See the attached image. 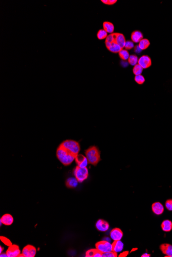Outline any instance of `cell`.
Instances as JSON below:
<instances>
[{
  "mask_svg": "<svg viewBox=\"0 0 172 257\" xmlns=\"http://www.w3.org/2000/svg\"><path fill=\"white\" fill-rule=\"evenodd\" d=\"M56 156L59 161L65 166L70 165L76 157L60 145L57 150Z\"/></svg>",
  "mask_w": 172,
  "mask_h": 257,
  "instance_id": "6da1fadb",
  "label": "cell"
},
{
  "mask_svg": "<svg viewBox=\"0 0 172 257\" xmlns=\"http://www.w3.org/2000/svg\"><path fill=\"white\" fill-rule=\"evenodd\" d=\"M85 153L88 163L91 165L96 166L101 160L100 151L96 146L90 147L88 150H86Z\"/></svg>",
  "mask_w": 172,
  "mask_h": 257,
  "instance_id": "7a4b0ae2",
  "label": "cell"
},
{
  "mask_svg": "<svg viewBox=\"0 0 172 257\" xmlns=\"http://www.w3.org/2000/svg\"><path fill=\"white\" fill-rule=\"evenodd\" d=\"M60 145L75 156L78 155L81 150V146L79 143L73 140H65L62 142Z\"/></svg>",
  "mask_w": 172,
  "mask_h": 257,
  "instance_id": "3957f363",
  "label": "cell"
},
{
  "mask_svg": "<svg viewBox=\"0 0 172 257\" xmlns=\"http://www.w3.org/2000/svg\"><path fill=\"white\" fill-rule=\"evenodd\" d=\"M74 175L78 182H83L89 176L88 169L87 167H80L77 166L74 169Z\"/></svg>",
  "mask_w": 172,
  "mask_h": 257,
  "instance_id": "277c9868",
  "label": "cell"
},
{
  "mask_svg": "<svg viewBox=\"0 0 172 257\" xmlns=\"http://www.w3.org/2000/svg\"><path fill=\"white\" fill-rule=\"evenodd\" d=\"M95 248L102 254H104L113 251V244L106 240H102L96 243Z\"/></svg>",
  "mask_w": 172,
  "mask_h": 257,
  "instance_id": "5b68a950",
  "label": "cell"
},
{
  "mask_svg": "<svg viewBox=\"0 0 172 257\" xmlns=\"http://www.w3.org/2000/svg\"><path fill=\"white\" fill-rule=\"evenodd\" d=\"M138 64L141 66L143 69L149 68L152 64L151 58L147 55H143L139 58Z\"/></svg>",
  "mask_w": 172,
  "mask_h": 257,
  "instance_id": "8992f818",
  "label": "cell"
},
{
  "mask_svg": "<svg viewBox=\"0 0 172 257\" xmlns=\"http://www.w3.org/2000/svg\"><path fill=\"white\" fill-rule=\"evenodd\" d=\"M37 253V250L35 247L33 245H27L23 248L22 254L24 257H34Z\"/></svg>",
  "mask_w": 172,
  "mask_h": 257,
  "instance_id": "52a82bcc",
  "label": "cell"
},
{
  "mask_svg": "<svg viewBox=\"0 0 172 257\" xmlns=\"http://www.w3.org/2000/svg\"><path fill=\"white\" fill-rule=\"evenodd\" d=\"M21 252L19 247L16 244H12L9 246V248L6 252L8 257H18Z\"/></svg>",
  "mask_w": 172,
  "mask_h": 257,
  "instance_id": "ba28073f",
  "label": "cell"
},
{
  "mask_svg": "<svg viewBox=\"0 0 172 257\" xmlns=\"http://www.w3.org/2000/svg\"><path fill=\"white\" fill-rule=\"evenodd\" d=\"M110 236L114 241L121 240L123 237V231L119 228H114L111 231Z\"/></svg>",
  "mask_w": 172,
  "mask_h": 257,
  "instance_id": "9c48e42d",
  "label": "cell"
},
{
  "mask_svg": "<svg viewBox=\"0 0 172 257\" xmlns=\"http://www.w3.org/2000/svg\"><path fill=\"white\" fill-rule=\"evenodd\" d=\"M95 226L98 231L105 232L109 229L110 225L107 221L103 219H99L96 223Z\"/></svg>",
  "mask_w": 172,
  "mask_h": 257,
  "instance_id": "30bf717a",
  "label": "cell"
},
{
  "mask_svg": "<svg viewBox=\"0 0 172 257\" xmlns=\"http://www.w3.org/2000/svg\"><path fill=\"white\" fill-rule=\"evenodd\" d=\"M76 163L77 164L78 166L80 167H87L88 164V161L86 156H84L83 155H77L75 157Z\"/></svg>",
  "mask_w": 172,
  "mask_h": 257,
  "instance_id": "8fae6325",
  "label": "cell"
},
{
  "mask_svg": "<svg viewBox=\"0 0 172 257\" xmlns=\"http://www.w3.org/2000/svg\"><path fill=\"white\" fill-rule=\"evenodd\" d=\"M106 46L110 52L113 53H119L122 48L115 41L109 43L105 41Z\"/></svg>",
  "mask_w": 172,
  "mask_h": 257,
  "instance_id": "7c38bea8",
  "label": "cell"
},
{
  "mask_svg": "<svg viewBox=\"0 0 172 257\" xmlns=\"http://www.w3.org/2000/svg\"><path fill=\"white\" fill-rule=\"evenodd\" d=\"M151 209L153 212L156 215H160L163 214L164 209V206L159 202H154L151 205Z\"/></svg>",
  "mask_w": 172,
  "mask_h": 257,
  "instance_id": "4fadbf2b",
  "label": "cell"
},
{
  "mask_svg": "<svg viewBox=\"0 0 172 257\" xmlns=\"http://www.w3.org/2000/svg\"><path fill=\"white\" fill-rule=\"evenodd\" d=\"M114 41L122 48L123 49V48H124L125 44L126 41L125 40L124 36L122 33H114Z\"/></svg>",
  "mask_w": 172,
  "mask_h": 257,
  "instance_id": "5bb4252c",
  "label": "cell"
},
{
  "mask_svg": "<svg viewBox=\"0 0 172 257\" xmlns=\"http://www.w3.org/2000/svg\"><path fill=\"white\" fill-rule=\"evenodd\" d=\"M160 250L162 253L165 254L167 257H172V245L170 244L164 243L160 246Z\"/></svg>",
  "mask_w": 172,
  "mask_h": 257,
  "instance_id": "9a60e30c",
  "label": "cell"
},
{
  "mask_svg": "<svg viewBox=\"0 0 172 257\" xmlns=\"http://www.w3.org/2000/svg\"><path fill=\"white\" fill-rule=\"evenodd\" d=\"M1 223L6 226H9L14 222V218L11 214H6L2 216L0 219Z\"/></svg>",
  "mask_w": 172,
  "mask_h": 257,
  "instance_id": "2e32d148",
  "label": "cell"
},
{
  "mask_svg": "<svg viewBox=\"0 0 172 257\" xmlns=\"http://www.w3.org/2000/svg\"><path fill=\"white\" fill-rule=\"evenodd\" d=\"M131 39L132 41L134 43H139L141 40L143 39V33L139 30H135L133 31L131 35Z\"/></svg>",
  "mask_w": 172,
  "mask_h": 257,
  "instance_id": "e0dca14e",
  "label": "cell"
},
{
  "mask_svg": "<svg viewBox=\"0 0 172 257\" xmlns=\"http://www.w3.org/2000/svg\"><path fill=\"white\" fill-rule=\"evenodd\" d=\"M113 251L116 253H119L124 249V244L121 240L115 241L113 242Z\"/></svg>",
  "mask_w": 172,
  "mask_h": 257,
  "instance_id": "ac0fdd59",
  "label": "cell"
},
{
  "mask_svg": "<svg viewBox=\"0 0 172 257\" xmlns=\"http://www.w3.org/2000/svg\"><path fill=\"white\" fill-rule=\"evenodd\" d=\"M78 184V181L75 177L69 178L65 182V185L68 188H74L76 187Z\"/></svg>",
  "mask_w": 172,
  "mask_h": 257,
  "instance_id": "d6986e66",
  "label": "cell"
},
{
  "mask_svg": "<svg viewBox=\"0 0 172 257\" xmlns=\"http://www.w3.org/2000/svg\"><path fill=\"white\" fill-rule=\"evenodd\" d=\"M161 228L163 231L170 232L172 230V222L169 220H165L162 223Z\"/></svg>",
  "mask_w": 172,
  "mask_h": 257,
  "instance_id": "ffe728a7",
  "label": "cell"
},
{
  "mask_svg": "<svg viewBox=\"0 0 172 257\" xmlns=\"http://www.w3.org/2000/svg\"><path fill=\"white\" fill-rule=\"evenodd\" d=\"M86 257H102V253L97 249H91L87 251Z\"/></svg>",
  "mask_w": 172,
  "mask_h": 257,
  "instance_id": "44dd1931",
  "label": "cell"
},
{
  "mask_svg": "<svg viewBox=\"0 0 172 257\" xmlns=\"http://www.w3.org/2000/svg\"><path fill=\"white\" fill-rule=\"evenodd\" d=\"M103 27L104 29L105 30L107 33H113L114 30V25L113 23L109 22H105L103 23Z\"/></svg>",
  "mask_w": 172,
  "mask_h": 257,
  "instance_id": "7402d4cb",
  "label": "cell"
},
{
  "mask_svg": "<svg viewBox=\"0 0 172 257\" xmlns=\"http://www.w3.org/2000/svg\"><path fill=\"white\" fill-rule=\"evenodd\" d=\"M139 43V45L138 46L142 51L146 49L148 47H149V46L151 44V43L149 42V40L146 39H143L142 40H141Z\"/></svg>",
  "mask_w": 172,
  "mask_h": 257,
  "instance_id": "603a6c76",
  "label": "cell"
},
{
  "mask_svg": "<svg viewBox=\"0 0 172 257\" xmlns=\"http://www.w3.org/2000/svg\"><path fill=\"white\" fill-rule=\"evenodd\" d=\"M119 57H121V59L122 60H124V61H126L127 60H128L129 56H130L128 51L126 49H122L121 51L119 52Z\"/></svg>",
  "mask_w": 172,
  "mask_h": 257,
  "instance_id": "cb8c5ba5",
  "label": "cell"
},
{
  "mask_svg": "<svg viewBox=\"0 0 172 257\" xmlns=\"http://www.w3.org/2000/svg\"><path fill=\"white\" fill-rule=\"evenodd\" d=\"M138 57L135 54H132L129 56V57L128 60V62L129 64L132 66H135L138 63Z\"/></svg>",
  "mask_w": 172,
  "mask_h": 257,
  "instance_id": "d4e9b609",
  "label": "cell"
},
{
  "mask_svg": "<svg viewBox=\"0 0 172 257\" xmlns=\"http://www.w3.org/2000/svg\"><path fill=\"white\" fill-rule=\"evenodd\" d=\"M108 36V33L104 29L100 30L97 33V37L99 40H103L106 39Z\"/></svg>",
  "mask_w": 172,
  "mask_h": 257,
  "instance_id": "484cf974",
  "label": "cell"
},
{
  "mask_svg": "<svg viewBox=\"0 0 172 257\" xmlns=\"http://www.w3.org/2000/svg\"><path fill=\"white\" fill-rule=\"evenodd\" d=\"M142 67H141V66H140L138 64L135 65V66H134L132 71L133 73L135 76H138V75H141V73H142L143 71Z\"/></svg>",
  "mask_w": 172,
  "mask_h": 257,
  "instance_id": "4316f807",
  "label": "cell"
},
{
  "mask_svg": "<svg viewBox=\"0 0 172 257\" xmlns=\"http://www.w3.org/2000/svg\"><path fill=\"white\" fill-rule=\"evenodd\" d=\"M135 81L139 85H142L145 81V79L142 75H138V76H135Z\"/></svg>",
  "mask_w": 172,
  "mask_h": 257,
  "instance_id": "83f0119b",
  "label": "cell"
},
{
  "mask_svg": "<svg viewBox=\"0 0 172 257\" xmlns=\"http://www.w3.org/2000/svg\"><path fill=\"white\" fill-rule=\"evenodd\" d=\"M135 47L134 46V43L132 41H126L125 44L124 48L126 50H130L132 48H133Z\"/></svg>",
  "mask_w": 172,
  "mask_h": 257,
  "instance_id": "f1b7e54d",
  "label": "cell"
},
{
  "mask_svg": "<svg viewBox=\"0 0 172 257\" xmlns=\"http://www.w3.org/2000/svg\"><path fill=\"white\" fill-rule=\"evenodd\" d=\"M0 239H1V241L4 244H5L6 245H7L8 246H10L12 245V243L11 242V241L8 238H6L5 237L1 236Z\"/></svg>",
  "mask_w": 172,
  "mask_h": 257,
  "instance_id": "f546056e",
  "label": "cell"
},
{
  "mask_svg": "<svg viewBox=\"0 0 172 257\" xmlns=\"http://www.w3.org/2000/svg\"><path fill=\"white\" fill-rule=\"evenodd\" d=\"M117 256H118L117 253L113 251L102 254V257H116Z\"/></svg>",
  "mask_w": 172,
  "mask_h": 257,
  "instance_id": "4dcf8cb0",
  "label": "cell"
},
{
  "mask_svg": "<svg viewBox=\"0 0 172 257\" xmlns=\"http://www.w3.org/2000/svg\"><path fill=\"white\" fill-rule=\"evenodd\" d=\"M165 207L167 210L172 211V199H169L165 202Z\"/></svg>",
  "mask_w": 172,
  "mask_h": 257,
  "instance_id": "1f68e13d",
  "label": "cell"
},
{
  "mask_svg": "<svg viewBox=\"0 0 172 257\" xmlns=\"http://www.w3.org/2000/svg\"><path fill=\"white\" fill-rule=\"evenodd\" d=\"M101 2L103 3L109 5H112L116 3L117 1L116 0H102Z\"/></svg>",
  "mask_w": 172,
  "mask_h": 257,
  "instance_id": "d6a6232c",
  "label": "cell"
},
{
  "mask_svg": "<svg viewBox=\"0 0 172 257\" xmlns=\"http://www.w3.org/2000/svg\"><path fill=\"white\" fill-rule=\"evenodd\" d=\"M134 51L137 53V54H139V53L141 52L142 50L140 48L139 46L136 45L135 47H134Z\"/></svg>",
  "mask_w": 172,
  "mask_h": 257,
  "instance_id": "836d02e7",
  "label": "cell"
},
{
  "mask_svg": "<svg viewBox=\"0 0 172 257\" xmlns=\"http://www.w3.org/2000/svg\"><path fill=\"white\" fill-rule=\"evenodd\" d=\"M123 63V64H121L122 65L123 67H124V65H125V66H126V67H127V66H128V64H129V63H128V62H123V63Z\"/></svg>",
  "mask_w": 172,
  "mask_h": 257,
  "instance_id": "e575fe53",
  "label": "cell"
},
{
  "mask_svg": "<svg viewBox=\"0 0 172 257\" xmlns=\"http://www.w3.org/2000/svg\"><path fill=\"white\" fill-rule=\"evenodd\" d=\"M151 256V255H149V254H148V253H145V254H143L142 255L141 257H149Z\"/></svg>",
  "mask_w": 172,
  "mask_h": 257,
  "instance_id": "d590c367",
  "label": "cell"
},
{
  "mask_svg": "<svg viewBox=\"0 0 172 257\" xmlns=\"http://www.w3.org/2000/svg\"><path fill=\"white\" fill-rule=\"evenodd\" d=\"M0 257H8L7 256V255L6 254V253L5 254H1V255H0Z\"/></svg>",
  "mask_w": 172,
  "mask_h": 257,
  "instance_id": "8d00e7d4",
  "label": "cell"
},
{
  "mask_svg": "<svg viewBox=\"0 0 172 257\" xmlns=\"http://www.w3.org/2000/svg\"><path fill=\"white\" fill-rule=\"evenodd\" d=\"M3 247H2L1 246H0V253H1V254H2V252H3Z\"/></svg>",
  "mask_w": 172,
  "mask_h": 257,
  "instance_id": "74e56055",
  "label": "cell"
},
{
  "mask_svg": "<svg viewBox=\"0 0 172 257\" xmlns=\"http://www.w3.org/2000/svg\"><path fill=\"white\" fill-rule=\"evenodd\" d=\"M18 257H24V255L21 253V254H20V255L18 256Z\"/></svg>",
  "mask_w": 172,
  "mask_h": 257,
  "instance_id": "f35d334b",
  "label": "cell"
}]
</instances>
